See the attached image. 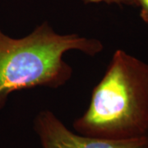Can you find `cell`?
Returning <instances> with one entry per match:
<instances>
[{
  "label": "cell",
  "mask_w": 148,
  "mask_h": 148,
  "mask_svg": "<svg viewBox=\"0 0 148 148\" xmlns=\"http://www.w3.org/2000/svg\"><path fill=\"white\" fill-rule=\"evenodd\" d=\"M73 127L85 136L113 140L148 134L147 63L116 49Z\"/></svg>",
  "instance_id": "cell-2"
},
{
  "label": "cell",
  "mask_w": 148,
  "mask_h": 148,
  "mask_svg": "<svg viewBox=\"0 0 148 148\" xmlns=\"http://www.w3.org/2000/svg\"><path fill=\"white\" fill-rule=\"evenodd\" d=\"M104 49L96 38L60 34L47 21L21 38L0 28V111L13 92L38 87L58 89L69 82L73 69L65 61L69 51L95 57Z\"/></svg>",
  "instance_id": "cell-1"
},
{
  "label": "cell",
  "mask_w": 148,
  "mask_h": 148,
  "mask_svg": "<svg viewBox=\"0 0 148 148\" xmlns=\"http://www.w3.org/2000/svg\"><path fill=\"white\" fill-rule=\"evenodd\" d=\"M84 4H115L119 6H135L134 0H80Z\"/></svg>",
  "instance_id": "cell-4"
},
{
  "label": "cell",
  "mask_w": 148,
  "mask_h": 148,
  "mask_svg": "<svg viewBox=\"0 0 148 148\" xmlns=\"http://www.w3.org/2000/svg\"><path fill=\"white\" fill-rule=\"evenodd\" d=\"M135 7L140 9V16L148 26V0H134Z\"/></svg>",
  "instance_id": "cell-5"
},
{
  "label": "cell",
  "mask_w": 148,
  "mask_h": 148,
  "mask_svg": "<svg viewBox=\"0 0 148 148\" xmlns=\"http://www.w3.org/2000/svg\"><path fill=\"white\" fill-rule=\"evenodd\" d=\"M33 129L41 148H148V134L123 140L85 136L70 130L49 110L37 113Z\"/></svg>",
  "instance_id": "cell-3"
}]
</instances>
